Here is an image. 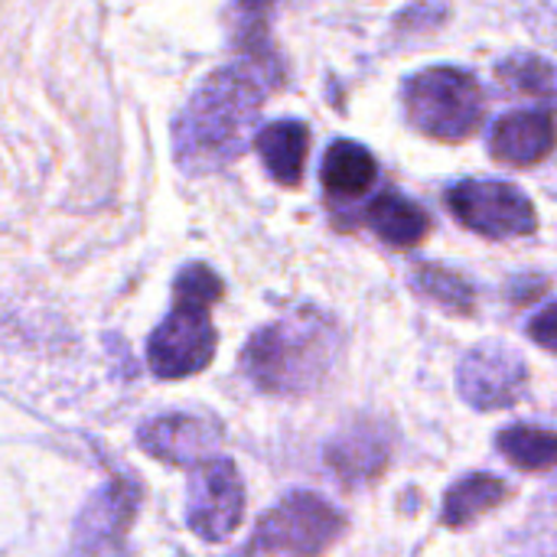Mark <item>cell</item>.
Wrapping results in <instances>:
<instances>
[{
  "mask_svg": "<svg viewBox=\"0 0 557 557\" xmlns=\"http://www.w3.org/2000/svg\"><path fill=\"white\" fill-rule=\"evenodd\" d=\"M261 101V75L245 65H232L206 78L176 121L180 166L206 173L238 157L258 124Z\"/></svg>",
  "mask_w": 557,
  "mask_h": 557,
  "instance_id": "6da1fadb",
  "label": "cell"
},
{
  "mask_svg": "<svg viewBox=\"0 0 557 557\" xmlns=\"http://www.w3.org/2000/svg\"><path fill=\"white\" fill-rule=\"evenodd\" d=\"M339 349L336 330L317 313H294L281 323L264 326L245 346L248 379L277 395H300L317 388Z\"/></svg>",
  "mask_w": 557,
  "mask_h": 557,
  "instance_id": "7a4b0ae2",
  "label": "cell"
},
{
  "mask_svg": "<svg viewBox=\"0 0 557 557\" xmlns=\"http://www.w3.org/2000/svg\"><path fill=\"white\" fill-rule=\"evenodd\" d=\"M408 121L437 140H467L483 124L480 82L454 65H434L405 82Z\"/></svg>",
  "mask_w": 557,
  "mask_h": 557,
  "instance_id": "3957f363",
  "label": "cell"
},
{
  "mask_svg": "<svg viewBox=\"0 0 557 557\" xmlns=\"http://www.w3.org/2000/svg\"><path fill=\"white\" fill-rule=\"evenodd\" d=\"M346 532V519L313 493H294L258 525L255 557H317Z\"/></svg>",
  "mask_w": 557,
  "mask_h": 557,
  "instance_id": "277c9868",
  "label": "cell"
},
{
  "mask_svg": "<svg viewBox=\"0 0 557 557\" xmlns=\"http://www.w3.org/2000/svg\"><path fill=\"white\" fill-rule=\"evenodd\" d=\"M447 206L467 228L486 238H522L539 228L532 199L503 180H467L447 193Z\"/></svg>",
  "mask_w": 557,
  "mask_h": 557,
  "instance_id": "5b68a950",
  "label": "cell"
},
{
  "mask_svg": "<svg viewBox=\"0 0 557 557\" xmlns=\"http://www.w3.org/2000/svg\"><path fill=\"white\" fill-rule=\"evenodd\" d=\"M215 356V330L209 323V304L176 297L173 313L160 323L147 346L150 369L160 379H186L202 372Z\"/></svg>",
  "mask_w": 557,
  "mask_h": 557,
  "instance_id": "8992f818",
  "label": "cell"
},
{
  "mask_svg": "<svg viewBox=\"0 0 557 557\" xmlns=\"http://www.w3.org/2000/svg\"><path fill=\"white\" fill-rule=\"evenodd\" d=\"M242 512H245V486H242L235 463L212 457L193 467L186 522L199 539L206 542L228 539L238 529Z\"/></svg>",
  "mask_w": 557,
  "mask_h": 557,
  "instance_id": "52a82bcc",
  "label": "cell"
},
{
  "mask_svg": "<svg viewBox=\"0 0 557 557\" xmlns=\"http://www.w3.org/2000/svg\"><path fill=\"white\" fill-rule=\"evenodd\" d=\"M529 385L525 359L503 343H483L470 349L457 369V388L467 405L480 411H499L522 398Z\"/></svg>",
  "mask_w": 557,
  "mask_h": 557,
  "instance_id": "ba28073f",
  "label": "cell"
},
{
  "mask_svg": "<svg viewBox=\"0 0 557 557\" xmlns=\"http://www.w3.org/2000/svg\"><path fill=\"white\" fill-rule=\"evenodd\" d=\"M137 512V490L127 480L104 486L75 525L78 557H124V535Z\"/></svg>",
  "mask_w": 557,
  "mask_h": 557,
  "instance_id": "9c48e42d",
  "label": "cell"
},
{
  "mask_svg": "<svg viewBox=\"0 0 557 557\" xmlns=\"http://www.w3.org/2000/svg\"><path fill=\"white\" fill-rule=\"evenodd\" d=\"M219 437L222 431L215 421L189 418V414H166L140 428L144 450L176 467H199L212 460Z\"/></svg>",
  "mask_w": 557,
  "mask_h": 557,
  "instance_id": "30bf717a",
  "label": "cell"
},
{
  "mask_svg": "<svg viewBox=\"0 0 557 557\" xmlns=\"http://www.w3.org/2000/svg\"><path fill=\"white\" fill-rule=\"evenodd\" d=\"M557 144V124L548 111H512L496 121L490 150L496 160L512 166H532L545 160Z\"/></svg>",
  "mask_w": 557,
  "mask_h": 557,
  "instance_id": "8fae6325",
  "label": "cell"
},
{
  "mask_svg": "<svg viewBox=\"0 0 557 557\" xmlns=\"http://www.w3.org/2000/svg\"><path fill=\"white\" fill-rule=\"evenodd\" d=\"M258 150L268 166V173L287 186L300 183L307 150H310V134L304 121H274L258 134Z\"/></svg>",
  "mask_w": 557,
  "mask_h": 557,
  "instance_id": "7c38bea8",
  "label": "cell"
},
{
  "mask_svg": "<svg viewBox=\"0 0 557 557\" xmlns=\"http://www.w3.org/2000/svg\"><path fill=\"white\" fill-rule=\"evenodd\" d=\"M366 222L388 242V245H398V248H411L418 242H424L428 228H431V219L428 212L405 199L401 193H382L379 199L369 202L366 209Z\"/></svg>",
  "mask_w": 557,
  "mask_h": 557,
  "instance_id": "4fadbf2b",
  "label": "cell"
},
{
  "mask_svg": "<svg viewBox=\"0 0 557 557\" xmlns=\"http://www.w3.org/2000/svg\"><path fill=\"white\" fill-rule=\"evenodd\" d=\"M320 176H323L326 193L343 196V199H352V196H362L375 183L379 163H375V157L362 144H356V140H336L326 150V157H323Z\"/></svg>",
  "mask_w": 557,
  "mask_h": 557,
  "instance_id": "5bb4252c",
  "label": "cell"
},
{
  "mask_svg": "<svg viewBox=\"0 0 557 557\" xmlns=\"http://www.w3.org/2000/svg\"><path fill=\"white\" fill-rule=\"evenodd\" d=\"M326 460L339 480L362 483V480L382 473V467L388 460V444L382 441V434L375 428H356L330 444Z\"/></svg>",
  "mask_w": 557,
  "mask_h": 557,
  "instance_id": "9a60e30c",
  "label": "cell"
},
{
  "mask_svg": "<svg viewBox=\"0 0 557 557\" xmlns=\"http://www.w3.org/2000/svg\"><path fill=\"white\" fill-rule=\"evenodd\" d=\"M509 499V486L490 473H473L467 480H460L447 499H444V522L450 529H467L473 525L480 516L493 512L496 506H503Z\"/></svg>",
  "mask_w": 557,
  "mask_h": 557,
  "instance_id": "2e32d148",
  "label": "cell"
},
{
  "mask_svg": "<svg viewBox=\"0 0 557 557\" xmlns=\"http://www.w3.org/2000/svg\"><path fill=\"white\" fill-rule=\"evenodd\" d=\"M496 78L529 98L557 104V65L535 52H516L496 65Z\"/></svg>",
  "mask_w": 557,
  "mask_h": 557,
  "instance_id": "e0dca14e",
  "label": "cell"
},
{
  "mask_svg": "<svg viewBox=\"0 0 557 557\" xmlns=\"http://www.w3.org/2000/svg\"><path fill=\"white\" fill-rule=\"evenodd\" d=\"M499 450L509 463H516L519 470H555L557 467V434L555 431H542V428H506L499 437Z\"/></svg>",
  "mask_w": 557,
  "mask_h": 557,
  "instance_id": "ac0fdd59",
  "label": "cell"
},
{
  "mask_svg": "<svg viewBox=\"0 0 557 557\" xmlns=\"http://www.w3.org/2000/svg\"><path fill=\"white\" fill-rule=\"evenodd\" d=\"M414 287L431 297L434 304H441L450 313H470L473 310V287L450 268L441 264H421L414 271Z\"/></svg>",
  "mask_w": 557,
  "mask_h": 557,
  "instance_id": "d6986e66",
  "label": "cell"
},
{
  "mask_svg": "<svg viewBox=\"0 0 557 557\" xmlns=\"http://www.w3.org/2000/svg\"><path fill=\"white\" fill-rule=\"evenodd\" d=\"M219 294H222V281L202 264L186 268L176 281V297H186V300L212 304V300H219Z\"/></svg>",
  "mask_w": 557,
  "mask_h": 557,
  "instance_id": "ffe728a7",
  "label": "cell"
},
{
  "mask_svg": "<svg viewBox=\"0 0 557 557\" xmlns=\"http://www.w3.org/2000/svg\"><path fill=\"white\" fill-rule=\"evenodd\" d=\"M529 333H532V339H535L542 349L557 352V304L545 307V310L529 323Z\"/></svg>",
  "mask_w": 557,
  "mask_h": 557,
  "instance_id": "44dd1931",
  "label": "cell"
},
{
  "mask_svg": "<svg viewBox=\"0 0 557 557\" xmlns=\"http://www.w3.org/2000/svg\"><path fill=\"white\" fill-rule=\"evenodd\" d=\"M532 29H539L548 42H555L557 46V7H542V10H535L532 13Z\"/></svg>",
  "mask_w": 557,
  "mask_h": 557,
  "instance_id": "7402d4cb",
  "label": "cell"
}]
</instances>
